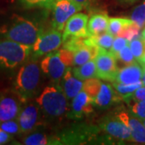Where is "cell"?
<instances>
[{
    "instance_id": "cell-9",
    "label": "cell",
    "mask_w": 145,
    "mask_h": 145,
    "mask_svg": "<svg viewBox=\"0 0 145 145\" xmlns=\"http://www.w3.org/2000/svg\"><path fill=\"white\" fill-rule=\"evenodd\" d=\"M41 70L54 81H59L67 71V65L63 62L59 52L48 53L40 62Z\"/></svg>"
},
{
    "instance_id": "cell-30",
    "label": "cell",
    "mask_w": 145,
    "mask_h": 145,
    "mask_svg": "<svg viewBox=\"0 0 145 145\" xmlns=\"http://www.w3.org/2000/svg\"><path fill=\"white\" fill-rule=\"evenodd\" d=\"M131 19L140 27V28L145 24V1L136 7L131 16Z\"/></svg>"
},
{
    "instance_id": "cell-41",
    "label": "cell",
    "mask_w": 145,
    "mask_h": 145,
    "mask_svg": "<svg viewBox=\"0 0 145 145\" xmlns=\"http://www.w3.org/2000/svg\"><path fill=\"white\" fill-rule=\"evenodd\" d=\"M122 1L127 2V3H133V2H135V0H122Z\"/></svg>"
},
{
    "instance_id": "cell-24",
    "label": "cell",
    "mask_w": 145,
    "mask_h": 145,
    "mask_svg": "<svg viewBox=\"0 0 145 145\" xmlns=\"http://www.w3.org/2000/svg\"><path fill=\"white\" fill-rule=\"evenodd\" d=\"M102 84L103 83L99 81L98 78H89L85 81L83 84L82 89L91 99H93L99 93Z\"/></svg>"
},
{
    "instance_id": "cell-38",
    "label": "cell",
    "mask_w": 145,
    "mask_h": 145,
    "mask_svg": "<svg viewBox=\"0 0 145 145\" xmlns=\"http://www.w3.org/2000/svg\"><path fill=\"white\" fill-rule=\"evenodd\" d=\"M143 67V76H142V83L143 86H145V65H142Z\"/></svg>"
},
{
    "instance_id": "cell-11",
    "label": "cell",
    "mask_w": 145,
    "mask_h": 145,
    "mask_svg": "<svg viewBox=\"0 0 145 145\" xmlns=\"http://www.w3.org/2000/svg\"><path fill=\"white\" fill-rule=\"evenodd\" d=\"M100 127L114 138L120 140L132 141L129 127L117 115L105 118L100 123Z\"/></svg>"
},
{
    "instance_id": "cell-28",
    "label": "cell",
    "mask_w": 145,
    "mask_h": 145,
    "mask_svg": "<svg viewBox=\"0 0 145 145\" xmlns=\"http://www.w3.org/2000/svg\"><path fill=\"white\" fill-rule=\"evenodd\" d=\"M114 57L116 59V61L123 63L124 65H127L135 62V57L130 48L129 44L124 47L123 49H121Z\"/></svg>"
},
{
    "instance_id": "cell-13",
    "label": "cell",
    "mask_w": 145,
    "mask_h": 145,
    "mask_svg": "<svg viewBox=\"0 0 145 145\" xmlns=\"http://www.w3.org/2000/svg\"><path fill=\"white\" fill-rule=\"evenodd\" d=\"M97 134L96 128L92 127H78L77 128L66 131L62 135H61L60 140H57V144H84L85 141L89 140Z\"/></svg>"
},
{
    "instance_id": "cell-37",
    "label": "cell",
    "mask_w": 145,
    "mask_h": 145,
    "mask_svg": "<svg viewBox=\"0 0 145 145\" xmlns=\"http://www.w3.org/2000/svg\"><path fill=\"white\" fill-rule=\"evenodd\" d=\"M72 1L78 5H80L81 7H82L83 8L87 7L89 3V2H90V0H72Z\"/></svg>"
},
{
    "instance_id": "cell-20",
    "label": "cell",
    "mask_w": 145,
    "mask_h": 145,
    "mask_svg": "<svg viewBox=\"0 0 145 145\" xmlns=\"http://www.w3.org/2000/svg\"><path fill=\"white\" fill-rule=\"evenodd\" d=\"M100 47L86 44L73 52V65L80 66L91 60H94L99 54Z\"/></svg>"
},
{
    "instance_id": "cell-31",
    "label": "cell",
    "mask_w": 145,
    "mask_h": 145,
    "mask_svg": "<svg viewBox=\"0 0 145 145\" xmlns=\"http://www.w3.org/2000/svg\"><path fill=\"white\" fill-rule=\"evenodd\" d=\"M0 128L6 132L9 133L10 135H16L20 132V127L17 121V119L0 123Z\"/></svg>"
},
{
    "instance_id": "cell-6",
    "label": "cell",
    "mask_w": 145,
    "mask_h": 145,
    "mask_svg": "<svg viewBox=\"0 0 145 145\" xmlns=\"http://www.w3.org/2000/svg\"><path fill=\"white\" fill-rule=\"evenodd\" d=\"M82 8L72 0H57L52 7V27L62 31L68 20Z\"/></svg>"
},
{
    "instance_id": "cell-25",
    "label": "cell",
    "mask_w": 145,
    "mask_h": 145,
    "mask_svg": "<svg viewBox=\"0 0 145 145\" xmlns=\"http://www.w3.org/2000/svg\"><path fill=\"white\" fill-rule=\"evenodd\" d=\"M129 46L135 60L140 62L145 53V42L142 39V37H137L130 40Z\"/></svg>"
},
{
    "instance_id": "cell-26",
    "label": "cell",
    "mask_w": 145,
    "mask_h": 145,
    "mask_svg": "<svg viewBox=\"0 0 145 145\" xmlns=\"http://www.w3.org/2000/svg\"><path fill=\"white\" fill-rule=\"evenodd\" d=\"M24 144L27 145H44L51 144V141L48 136L41 132H33L26 136L24 140Z\"/></svg>"
},
{
    "instance_id": "cell-21",
    "label": "cell",
    "mask_w": 145,
    "mask_h": 145,
    "mask_svg": "<svg viewBox=\"0 0 145 145\" xmlns=\"http://www.w3.org/2000/svg\"><path fill=\"white\" fill-rule=\"evenodd\" d=\"M72 73L76 78L82 81H86L89 78H98L95 61L91 60L80 66H77L72 70Z\"/></svg>"
},
{
    "instance_id": "cell-1",
    "label": "cell",
    "mask_w": 145,
    "mask_h": 145,
    "mask_svg": "<svg viewBox=\"0 0 145 145\" xmlns=\"http://www.w3.org/2000/svg\"><path fill=\"white\" fill-rule=\"evenodd\" d=\"M43 32L36 22L23 16H15L12 20L0 28V34L12 41L32 47Z\"/></svg>"
},
{
    "instance_id": "cell-22",
    "label": "cell",
    "mask_w": 145,
    "mask_h": 145,
    "mask_svg": "<svg viewBox=\"0 0 145 145\" xmlns=\"http://www.w3.org/2000/svg\"><path fill=\"white\" fill-rule=\"evenodd\" d=\"M134 23L135 22L131 19L130 20L127 18H110L106 32L114 36H119L125 28Z\"/></svg>"
},
{
    "instance_id": "cell-14",
    "label": "cell",
    "mask_w": 145,
    "mask_h": 145,
    "mask_svg": "<svg viewBox=\"0 0 145 145\" xmlns=\"http://www.w3.org/2000/svg\"><path fill=\"white\" fill-rule=\"evenodd\" d=\"M116 115L129 127L132 141L145 144V127L142 120L125 110L117 112Z\"/></svg>"
},
{
    "instance_id": "cell-40",
    "label": "cell",
    "mask_w": 145,
    "mask_h": 145,
    "mask_svg": "<svg viewBox=\"0 0 145 145\" xmlns=\"http://www.w3.org/2000/svg\"><path fill=\"white\" fill-rule=\"evenodd\" d=\"M140 63L141 65H145V53L144 55L143 56V57H142V59H141V61H140Z\"/></svg>"
},
{
    "instance_id": "cell-39",
    "label": "cell",
    "mask_w": 145,
    "mask_h": 145,
    "mask_svg": "<svg viewBox=\"0 0 145 145\" xmlns=\"http://www.w3.org/2000/svg\"><path fill=\"white\" fill-rule=\"evenodd\" d=\"M141 37H142V39L144 40V41L145 42V27L143 29V31H142V33H141Z\"/></svg>"
},
{
    "instance_id": "cell-27",
    "label": "cell",
    "mask_w": 145,
    "mask_h": 145,
    "mask_svg": "<svg viewBox=\"0 0 145 145\" xmlns=\"http://www.w3.org/2000/svg\"><path fill=\"white\" fill-rule=\"evenodd\" d=\"M57 0H20L25 8H52Z\"/></svg>"
},
{
    "instance_id": "cell-18",
    "label": "cell",
    "mask_w": 145,
    "mask_h": 145,
    "mask_svg": "<svg viewBox=\"0 0 145 145\" xmlns=\"http://www.w3.org/2000/svg\"><path fill=\"white\" fill-rule=\"evenodd\" d=\"M84 82L72 75V71L68 69L63 77V90L67 99H73L80 93L83 88Z\"/></svg>"
},
{
    "instance_id": "cell-32",
    "label": "cell",
    "mask_w": 145,
    "mask_h": 145,
    "mask_svg": "<svg viewBox=\"0 0 145 145\" xmlns=\"http://www.w3.org/2000/svg\"><path fill=\"white\" fill-rule=\"evenodd\" d=\"M140 27L135 23L133 24H131V26L127 27V28H125L123 31H122L119 36H122V37H125L127 38L128 40H131L135 38L139 37V33H140Z\"/></svg>"
},
{
    "instance_id": "cell-42",
    "label": "cell",
    "mask_w": 145,
    "mask_h": 145,
    "mask_svg": "<svg viewBox=\"0 0 145 145\" xmlns=\"http://www.w3.org/2000/svg\"><path fill=\"white\" fill-rule=\"evenodd\" d=\"M142 122H143V123H144V127H145V119H143V120H142Z\"/></svg>"
},
{
    "instance_id": "cell-34",
    "label": "cell",
    "mask_w": 145,
    "mask_h": 145,
    "mask_svg": "<svg viewBox=\"0 0 145 145\" xmlns=\"http://www.w3.org/2000/svg\"><path fill=\"white\" fill-rule=\"evenodd\" d=\"M145 100V86H142L138 88L134 93H132L128 97L124 99L126 102L129 101H144Z\"/></svg>"
},
{
    "instance_id": "cell-2",
    "label": "cell",
    "mask_w": 145,
    "mask_h": 145,
    "mask_svg": "<svg viewBox=\"0 0 145 145\" xmlns=\"http://www.w3.org/2000/svg\"><path fill=\"white\" fill-rule=\"evenodd\" d=\"M40 66L36 61H31L23 64L17 73L15 89L24 103L36 94L40 84Z\"/></svg>"
},
{
    "instance_id": "cell-8",
    "label": "cell",
    "mask_w": 145,
    "mask_h": 145,
    "mask_svg": "<svg viewBox=\"0 0 145 145\" xmlns=\"http://www.w3.org/2000/svg\"><path fill=\"white\" fill-rule=\"evenodd\" d=\"M24 102L14 91H7L0 95V123L16 119Z\"/></svg>"
},
{
    "instance_id": "cell-19",
    "label": "cell",
    "mask_w": 145,
    "mask_h": 145,
    "mask_svg": "<svg viewBox=\"0 0 145 145\" xmlns=\"http://www.w3.org/2000/svg\"><path fill=\"white\" fill-rule=\"evenodd\" d=\"M110 18L106 13H97L88 20V31L89 36H98L107 31Z\"/></svg>"
},
{
    "instance_id": "cell-7",
    "label": "cell",
    "mask_w": 145,
    "mask_h": 145,
    "mask_svg": "<svg viewBox=\"0 0 145 145\" xmlns=\"http://www.w3.org/2000/svg\"><path fill=\"white\" fill-rule=\"evenodd\" d=\"M98 78L109 82H115L119 68L114 55L103 48H99V54L94 59Z\"/></svg>"
},
{
    "instance_id": "cell-29",
    "label": "cell",
    "mask_w": 145,
    "mask_h": 145,
    "mask_svg": "<svg viewBox=\"0 0 145 145\" xmlns=\"http://www.w3.org/2000/svg\"><path fill=\"white\" fill-rule=\"evenodd\" d=\"M129 105L131 113L141 120L145 119V100L144 101H129L127 102Z\"/></svg>"
},
{
    "instance_id": "cell-16",
    "label": "cell",
    "mask_w": 145,
    "mask_h": 145,
    "mask_svg": "<svg viewBox=\"0 0 145 145\" xmlns=\"http://www.w3.org/2000/svg\"><path fill=\"white\" fill-rule=\"evenodd\" d=\"M121 99L122 97L115 89H113L110 85L103 83L99 93L93 99V106L101 109L108 108L113 104L119 102Z\"/></svg>"
},
{
    "instance_id": "cell-15",
    "label": "cell",
    "mask_w": 145,
    "mask_h": 145,
    "mask_svg": "<svg viewBox=\"0 0 145 145\" xmlns=\"http://www.w3.org/2000/svg\"><path fill=\"white\" fill-rule=\"evenodd\" d=\"M93 99L82 89L72 99V109L69 117L71 119H78L85 115L91 114L93 111Z\"/></svg>"
},
{
    "instance_id": "cell-35",
    "label": "cell",
    "mask_w": 145,
    "mask_h": 145,
    "mask_svg": "<svg viewBox=\"0 0 145 145\" xmlns=\"http://www.w3.org/2000/svg\"><path fill=\"white\" fill-rule=\"evenodd\" d=\"M59 52L60 57L63 61V62L65 63L67 66H71L73 65V52L68 50L66 48H64Z\"/></svg>"
},
{
    "instance_id": "cell-12",
    "label": "cell",
    "mask_w": 145,
    "mask_h": 145,
    "mask_svg": "<svg viewBox=\"0 0 145 145\" xmlns=\"http://www.w3.org/2000/svg\"><path fill=\"white\" fill-rule=\"evenodd\" d=\"M88 16L83 13H76L68 20L63 32V40L69 36L87 37Z\"/></svg>"
},
{
    "instance_id": "cell-23",
    "label": "cell",
    "mask_w": 145,
    "mask_h": 145,
    "mask_svg": "<svg viewBox=\"0 0 145 145\" xmlns=\"http://www.w3.org/2000/svg\"><path fill=\"white\" fill-rule=\"evenodd\" d=\"M143 86L142 81L134 84H120L118 82H114L113 87L118 92L122 99L124 100L127 97H128L132 93H134L138 88Z\"/></svg>"
},
{
    "instance_id": "cell-5",
    "label": "cell",
    "mask_w": 145,
    "mask_h": 145,
    "mask_svg": "<svg viewBox=\"0 0 145 145\" xmlns=\"http://www.w3.org/2000/svg\"><path fill=\"white\" fill-rule=\"evenodd\" d=\"M63 44V34L57 29L42 32L35 44L32 46L33 58H38L45 54L55 52Z\"/></svg>"
},
{
    "instance_id": "cell-36",
    "label": "cell",
    "mask_w": 145,
    "mask_h": 145,
    "mask_svg": "<svg viewBox=\"0 0 145 145\" xmlns=\"http://www.w3.org/2000/svg\"><path fill=\"white\" fill-rule=\"evenodd\" d=\"M11 135L0 128V144H5L11 139Z\"/></svg>"
},
{
    "instance_id": "cell-33",
    "label": "cell",
    "mask_w": 145,
    "mask_h": 145,
    "mask_svg": "<svg viewBox=\"0 0 145 145\" xmlns=\"http://www.w3.org/2000/svg\"><path fill=\"white\" fill-rule=\"evenodd\" d=\"M129 40L125 38V37H122V36H116V38H114L113 44H112V46L110 48V51L109 52H111L113 55H116L118 52L123 49L124 47L129 44Z\"/></svg>"
},
{
    "instance_id": "cell-3",
    "label": "cell",
    "mask_w": 145,
    "mask_h": 145,
    "mask_svg": "<svg viewBox=\"0 0 145 145\" xmlns=\"http://www.w3.org/2000/svg\"><path fill=\"white\" fill-rule=\"evenodd\" d=\"M43 114L50 118H57L68 110L67 97L61 87L47 86L36 99Z\"/></svg>"
},
{
    "instance_id": "cell-4",
    "label": "cell",
    "mask_w": 145,
    "mask_h": 145,
    "mask_svg": "<svg viewBox=\"0 0 145 145\" xmlns=\"http://www.w3.org/2000/svg\"><path fill=\"white\" fill-rule=\"evenodd\" d=\"M32 47L0 37V66L12 69L26 62Z\"/></svg>"
},
{
    "instance_id": "cell-10",
    "label": "cell",
    "mask_w": 145,
    "mask_h": 145,
    "mask_svg": "<svg viewBox=\"0 0 145 145\" xmlns=\"http://www.w3.org/2000/svg\"><path fill=\"white\" fill-rule=\"evenodd\" d=\"M40 110L37 103L27 104L21 108L17 117L20 132L28 133L36 128L40 120Z\"/></svg>"
},
{
    "instance_id": "cell-17",
    "label": "cell",
    "mask_w": 145,
    "mask_h": 145,
    "mask_svg": "<svg viewBox=\"0 0 145 145\" xmlns=\"http://www.w3.org/2000/svg\"><path fill=\"white\" fill-rule=\"evenodd\" d=\"M143 67L134 62L119 69L115 82L120 84H134L142 81Z\"/></svg>"
}]
</instances>
